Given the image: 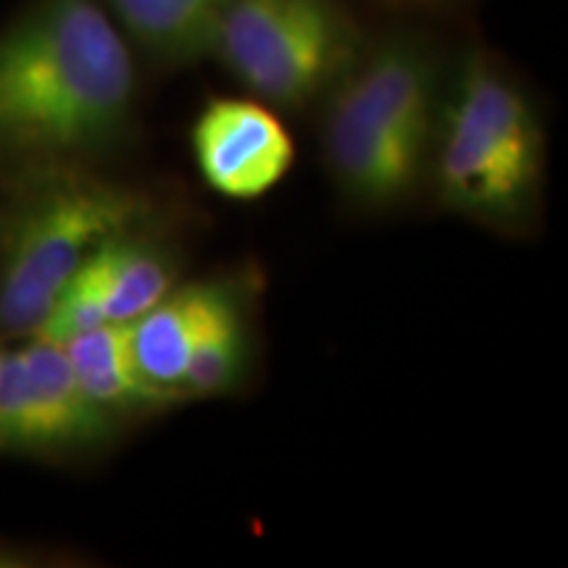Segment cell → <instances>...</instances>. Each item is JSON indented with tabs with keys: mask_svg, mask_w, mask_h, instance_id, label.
Masks as SVG:
<instances>
[{
	"mask_svg": "<svg viewBox=\"0 0 568 568\" xmlns=\"http://www.w3.org/2000/svg\"><path fill=\"white\" fill-rule=\"evenodd\" d=\"M109 322H134L176 284L180 255L159 237L155 222L116 234L90 255Z\"/></svg>",
	"mask_w": 568,
	"mask_h": 568,
	"instance_id": "cell-11",
	"label": "cell"
},
{
	"mask_svg": "<svg viewBox=\"0 0 568 568\" xmlns=\"http://www.w3.org/2000/svg\"><path fill=\"white\" fill-rule=\"evenodd\" d=\"M101 324H109V314H105L101 282H98L88 258L63 282V287L53 297L51 308H48V314L42 316L40 326L30 337H42L63 345Z\"/></svg>",
	"mask_w": 568,
	"mask_h": 568,
	"instance_id": "cell-13",
	"label": "cell"
},
{
	"mask_svg": "<svg viewBox=\"0 0 568 568\" xmlns=\"http://www.w3.org/2000/svg\"><path fill=\"white\" fill-rule=\"evenodd\" d=\"M130 426L84 395L59 343L27 337L0 368V456L48 464L111 450Z\"/></svg>",
	"mask_w": 568,
	"mask_h": 568,
	"instance_id": "cell-6",
	"label": "cell"
},
{
	"mask_svg": "<svg viewBox=\"0 0 568 568\" xmlns=\"http://www.w3.org/2000/svg\"><path fill=\"white\" fill-rule=\"evenodd\" d=\"M101 0H30L0 30V159L90 166L132 140L140 67Z\"/></svg>",
	"mask_w": 568,
	"mask_h": 568,
	"instance_id": "cell-1",
	"label": "cell"
},
{
	"mask_svg": "<svg viewBox=\"0 0 568 568\" xmlns=\"http://www.w3.org/2000/svg\"><path fill=\"white\" fill-rule=\"evenodd\" d=\"M6 355H9V351H6L3 335H0V368H3V364H6Z\"/></svg>",
	"mask_w": 568,
	"mask_h": 568,
	"instance_id": "cell-16",
	"label": "cell"
},
{
	"mask_svg": "<svg viewBox=\"0 0 568 568\" xmlns=\"http://www.w3.org/2000/svg\"><path fill=\"white\" fill-rule=\"evenodd\" d=\"M368 40L343 0H234L209 59L272 109L303 111L322 105Z\"/></svg>",
	"mask_w": 568,
	"mask_h": 568,
	"instance_id": "cell-5",
	"label": "cell"
},
{
	"mask_svg": "<svg viewBox=\"0 0 568 568\" xmlns=\"http://www.w3.org/2000/svg\"><path fill=\"white\" fill-rule=\"evenodd\" d=\"M0 211V335L30 337L63 282L116 234L155 222L153 197L80 163L27 166Z\"/></svg>",
	"mask_w": 568,
	"mask_h": 568,
	"instance_id": "cell-4",
	"label": "cell"
},
{
	"mask_svg": "<svg viewBox=\"0 0 568 568\" xmlns=\"http://www.w3.org/2000/svg\"><path fill=\"white\" fill-rule=\"evenodd\" d=\"M138 59L184 69L209 59L219 19L234 0H101Z\"/></svg>",
	"mask_w": 568,
	"mask_h": 568,
	"instance_id": "cell-10",
	"label": "cell"
},
{
	"mask_svg": "<svg viewBox=\"0 0 568 568\" xmlns=\"http://www.w3.org/2000/svg\"><path fill=\"white\" fill-rule=\"evenodd\" d=\"M426 187L445 213L500 237H535L542 222V111L516 71L485 45H468L447 63Z\"/></svg>",
	"mask_w": 568,
	"mask_h": 568,
	"instance_id": "cell-2",
	"label": "cell"
},
{
	"mask_svg": "<svg viewBox=\"0 0 568 568\" xmlns=\"http://www.w3.org/2000/svg\"><path fill=\"white\" fill-rule=\"evenodd\" d=\"M372 3L395 13H410V17H416V13L435 17V13L456 11L460 6L471 3V0H372Z\"/></svg>",
	"mask_w": 568,
	"mask_h": 568,
	"instance_id": "cell-14",
	"label": "cell"
},
{
	"mask_svg": "<svg viewBox=\"0 0 568 568\" xmlns=\"http://www.w3.org/2000/svg\"><path fill=\"white\" fill-rule=\"evenodd\" d=\"M258 284L261 276L243 268L176 282L153 308L130 322L132 353L142 374L153 385L182 395L180 382L190 355L234 314L255 308Z\"/></svg>",
	"mask_w": 568,
	"mask_h": 568,
	"instance_id": "cell-8",
	"label": "cell"
},
{
	"mask_svg": "<svg viewBox=\"0 0 568 568\" xmlns=\"http://www.w3.org/2000/svg\"><path fill=\"white\" fill-rule=\"evenodd\" d=\"M51 552L38 550V548H27V545H17V542H3L0 539V568H19V566H42L51 564Z\"/></svg>",
	"mask_w": 568,
	"mask_h": 568,
	"instance_id": "cell-15",
	"label": "cell"
},
{
	"mask_svg": "<svg viewBox=\"0 0 568 568\" xmlns=\"http://www.w3.org/2000/svg\"><path fill=\"white\" fill-rule=\"evenodd\" d=\"M253 311L245 308L234 314L190 355L180 382L187 403L226 397L245 387L255 364Z\"/></svg>",
	"mask_w": 568,
	"mask_h": 568,
	"instance_id": "cell-12",
	"label": "cell"
},
{
	"mask_svg": "<svg viewBox=\"0 0 568 568\" xmlns=\"http://www.w3.org/2000/svg\"><path fill=\"white\" fill-rule=\"evenodd\" d=\"M447 63L429 38L397 30L366 51L322 101V155L361 213L403 209L426 187Z\"/></svg>",
	"mask_w": 568,
	"mask_h": 568,
	"instance_id": "cell-3",
	"label": "cell"
},
{
	"mask_svg": "<svg viewBox=\"0 0 568 568\" xmlns=\"http://www.w3.org/2000/svg\"><path fill=\"white\" fill-rule=\"evenodd\" d=\"M197 174L216 195L253 203L287 180L295 140L280 111L258 98H209L190 126Z\"/></svg>",
	"mask_w": 568,
	"mask_h": 568,
	"instance_id": "cell-7",
	"label": "cell"
},
{
	"mask_svg": "<svg viewBox=\"0 0 568 568\" xmlns=\"http://www.w3.org/2000/svg\"><path fill=\"white\" fill-rule=\"evenodd\" d=\"M71 372L95 406L132 426L184 406V397L153 385L138 366L130 343V322H109L63 343Z\"/></svg>",
	"mask_w": 568,
	"mask_h": 568,
	"instance_id": "cell-9",
	"label": "cell"
}]
</instances>
